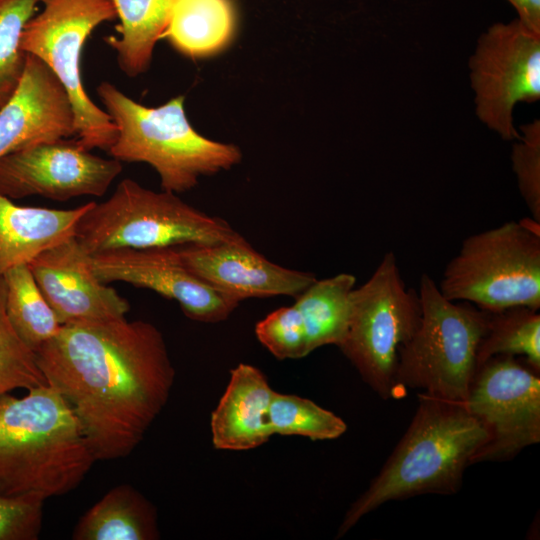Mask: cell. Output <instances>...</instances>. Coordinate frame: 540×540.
I'll use <instances>...</instances> for the list:
<instances>
[{
  "instance_id": "cell-1",
  "label": "cell",
  "mask_w": 540,
  "mask_h": 540,
  "mask_svg": "<svg viewBox=\"0 0 540 540\" xmlns=\"http://www.w3.org/2000/svg\"><path fill=\"white\" fill-rule=\"evenodd\" d=\"M36 357L47 384L73 410L96 460L124 458L137 447L175 379L161 331L126 317L62 325Z\"/></svg>"
},
{
  "instance_id": "cell-22",
  "label": "cell",
  "mask_w": 540,
  "mask_h": 540,
  "mask_svg": "<svg viewBox=\"0 0 540 540\" xmlns=\"http://www.w3.org/2000/svg\"><path fill=\"white\" fill-rule=\"evenodd\" d=\"M356 278L350 273L316 279L293 304L306 330L310 352L325 345L342 343L350 320L351 295Z\"/></svg>"
},
{
  "instance_id": "cell-23",
  "label": "cell",
  "mask_w": 540,
  "mask_h": 540,
  "mask_svg": "<svg viewBox=\"0 0 540 540\" xmlns=\"http://www.w3.org/2000/svg\"><path fill=\"white\" fill-rule=\"evenodd\" d=\"M2 276L8 319L20 338L36 353L62 325L28 265L11 268Z\"/></svg>"
},
{
  "instance_id": "cell-25",
  "label": "cell",
  "mask_w": 540,
  "mask_h": 540,
  "mask_svg": "<svg viewBox=\"0 0 540 540\" xmlns=\"http://www.w3.org/2000/svg\"><path fill=\"white\" fill-rule=\"evenodd\" d=\"M272 434L302 436L313 441L339 438L345 421L310 399L274 391L269 407Z\"/></svg>"
},
{
  "instance_id": "cell-7",
  "label": "cell",
  "mask_w": 540,
  "mask_h": 540,
  "mask_svg": "<svg viewBox=\"0 0 540 540\" xmlns=\"http://www.w3.org/2000/svg\"><path fill=\"white\" fill-rule=\"evenodd\" d=\"M539 223L508 221L465 238L438 285L451 301L487 311L540 308Z\"/></svg>"
},
{
  "instance_id": "cell-9",
  "label": "cell",
  "mask_w": 540,
  "mask_h": 540,
  "mask_svg": "<svg viewBox=\"0 0 540 540\" xmlns=\"http://www.w3.org/2000/svg\"><path fill=\"white\" fill-rule=\"evenodd\" d=\"M43 9L25 25L20 47L40 59L64 87L72 104L76 140L85 149L108 151L117 137L110 115L87 95L80 72L86 40L117 18L111 0H41Z\"/></svg>"
},
{
  "instance_id": "cell-28",
  "label": "cell",
  "mask_w": 540,
  "mask_h": 540,
  "mask_svg": "<svg viewBox=\"0 0 540 540\" xmlns=\"http://www.w3.org/2000/svg\"><path fill=\"white\" fill-rule=\"evenodd\" d=\"M259 342L277 359H300L310 354L305 326L294 305L280 307L255 326Z\"/></svg>"
},
{
  "instance_id": "cell-29",
  "label": "cell",
  "mask_w": 540,
  "mask_h": 540,
  "mask_svg": "<svg viewBox=\"0 0 540 540\" xmlns=\"http://www.w3.org/2000/svg\"><path fill=\"white\" fill-rule=\"evenodd\" d=\"M514 141L511 161L520 194L532 219L540 222V122L538 119L520 126Z\"/></svg>"
},
{
  "instance_id": "cell-12",
  "label": "cell",
  "mask_w": 540,
  "mask_h": 540,
  "mask_svg": "<svg viewBox=\"0 0 540 540\" xmlns=\"http://www.w3.org/2000/svg\"><path fill=\"white\" fill-rule=\"evenodd\" d=\"M121 171L120 161L94 155L77 140L41 142L0 158V194L11 200L100 197Z\"/></svg>"
},
{
  "instance_id": "cell-5",
  "label": "cell",
  "mask_w": 540,
  "mask_h": 540,
  "mask_svg": "<svg viewBox=\"0 0 540 540\" xmlns=\"http://www.w3.org/2000/svg\"><path fill=\"white\" fill-rule=\"evenodd\" d=\"M242 237L227 221L181 200L176 193L155 192L132 179L83 214L75 238L90 255L117 249L217 244Z\"/></svg>"
},
{
  "instance_id": "cell-11",
  "label": "cell",
  "mask_w": 540,
  "mask_h": 540,
  "mask_svg": "<svg viewBox=\"0 0 540 540\" xmlns=\"http://www.w3.org/2000/svg\"><path fill=\"white\" fill-rule=\"evenodd\" d=\"M464 404L488 436L472 464L510 460L539 443V373L516 357L495 356L477 366Z\"/></svg>"
},
{
  "instance_id": "cell-15",
  "label": "cell",
  "mask_w": 540,
  "mask_h": 540,
  "mask_svg": "<svg viewBox=\"0 0 540 540\" xmlns=\"http://www.w3.org/2000/svg\"><path fill=\"white\" fill-rule=\"evenodd\" d=\"M28 266L61 325L121 319L129 312L128 301L96 276L75 236Z\"/></svg>"
},
{
  "instance_id": "cell-27",
  "label": "cell",
  "mask_w": 540,
  "mask_h": 540,
  "mask_svg": "<svg viewBox=\"0 0 540 540\" xmlns=\"http://www.w3.org/2000/svg\"><path fill=\"white\" fill-rule=\"evenodd\" d=\"M45 384L36 353L20 338L8 319L5 284L0 275V397L16 389L28 391Z\"/></svg>"
},
{
  "instance_id": "cell-24",
  "label": "cell",
  "mask_w": 540,
  "mask_h": 540,
  "mask_svg": "<svg viewBox=\"0 0 540 540\" xmlns=\"http://www.w3.org/2000/svg\"><path fill=\"white\" fill-rule=\"evenodd\" d=\"M520 356L540 372V315L529 307L489 312L486 332L477 351V366L495 356Z\"/></svg>"
},
{
  "instance_id": "cell-3",
  "label": "cell",
  "mask_w": 540,
  "mask_h": 540,
  "mask_svg": "<svg viewBox=\"0 0 540 540\" xmlns=\"http://www.w3.org/2000/svg\"><path fill=\"white\" fill-rule=\"evenodd\" d=\"M95 461L73 410L53 387L0 397V493L44 501L65 495Z\"/></svg>"
},
{
  "instance_id": "cell-26",
  "label": "cell",
  "mask_w": 540,
  "mask_h": 540,
  "mask_svg": "<svg viewBox=\"0 0 540 540\" xmlns=\"http://www.w3.org/2000/svg\"><path fill=\"white\" fill-rule=\"evenodd\" d=\"M41 0H0V108L11 98L22 78L27 53L20 47L26 23Z\"/></svg>"
},
{
  "instance_id": "cell-21",
  "label": "cell",
  "mask_w": 540,
  "mask_h": 540,
  "mask_svg": "<svg viewBox=\"0 0 540 540\" xmlns=\"http://www.w3.org/2000/svg\"><path fill=\"white\" fill-rule=\"evenodd\" d=\"M120 23L118 36L105 42L116 52L120 69L129 77L150 66L155 44L161 39L175 0H111Z\"/></svg>"
},
{
  "instance_id": "cell-2",
  "label": "cell",
  "mask_w": 540,
  "mask_h": 540,
  "mask_svg": "<svg viewBox=\"0 0 540 540\" xmlns=\"http://www.w3.org/2000/svg\"><path fill=\"white\" fill-rule=\"evenodd\" d=\"M487 438L485 428L464 402L420 393L408 429L378 475L347 510L337 538L389 501L456 493L465 469Z\"/></svg>"
},
{
  "instance_id": "cell-19",
  "label": "cell",
  "mask_w": 540,
  "mask_h": 540,
  "mask_svg": "<svg viewBox=\"0 0 540 540\" xmlns=\"http://www.w3.org/2000/svg\"><path fill=\"white\" fill-rule=\"evenodd\" d=\"M160 538L155 506L137 489H110L79 519L73 540H156Z\"/></svg>"
},
{
  "instance_id": "cell-13",
  "label": "cell",
  "mask_w": 540,
  "mask_h": 540,
  "mask_svg": "<svg viewBox=\"0 0 540 540\" xmlns=\"http://www.w3.org/2000/svg\"><path fill=\"white\" fill-rule=\"evenodd\" d=\"M90 264L102 282L150 289L176 301L195 321H224L239 305L195 276L182 263L177 247L111 250L90 256Z\"/></svg>"
},
{
  "instance_id": "cell-4",
  "label": "cell",
  "mask_w": 540,
  "mask_h": 540,
  "mask_svg": "<svg viewBox=\"0 0 540 540\" xmlns=\"http://www.w3.org/2000/svg\"><path fill=\"white\" fill-rule=\"evenodd\" d=\"M97 94L117 127L109 154L120 162L149 164L165 191H188L199 177L228 170L241 161L237 146L205 138L191 126L184 96L147 107L110 82L100 83Z\"/></svg>"
},
{
  "instance_id": "cell-31",
  "label": "cell",
  "mask_w": 540,
  "mask_h": 540,
  "mask_svg": "<svg viewBox=\"0 0 540 540\" xmlns=\"http://www.w3.org/2000/svg\"><path fill=\"white\" fill-rule=\"evenodd\" d=\"M515 9L518 19L540 32V0H507Z\"/></svg>"
},
{
  "instance_id": "cell-10",
  "label": "cell",
  "mask_w": 540,
  "mask_h": 540,
  "mask_svg": "<svg viewBox=\"0 0 540 540\" xmlns=\"http://www.w3.org/2000/svg\"><path fill=\"white\" fill-rule=\"evenodd\" d=\"M469 78L478 119L503 140H517L516 104L540 100V32L518 18L494 23L477 40Z\"/></svg>"
},
{
  "instance_id": "cell-6",
  "label": "cell",
  "mask_w": 540,
  "mask_h": 540,
  "mask_svg": "<svg viewBox=\"0 0 540 540\" xmlns=\"http://www.w3.org/2000/svg\"><path fill=\"white\" fill-rule=\"evenodd\" d=\"M418 293L421 321L399 352L397 392L419 389L436 398L464 402L489 312L469 302L446 299L427 274L421 276Z\"/></svg>"
},
{
  "instance_id": "cell-14",
  "label": "cell",
  "mask_w": 540,
  "mask_h": 540,
  "mask_svg": "<svg viewBox=\"0 0 540 540\" xmlns=\"http://www.w3.org/2000/svg\"><path fill=\"white\" fill-rule=\"evenodd\" d=\"M182 263L214 290L240 303L248 298L297 297L317 278L273 263L242 236L217 244L177 247Z\"/></svg>"
},
{
  "instance_id": "cell-8",
  "label": "cell",
  "mask_w": 540,
  "mask_h": 540,
  "mask_svg": "<svg viewBox=\"0 0 540 540\" xmlns=\"http://www.w3.org/2000/svg\"><path fill=\"white\" fill-rule=\"evenodd\" d=\"M421 316L419 293L406 287L393 252L352 291L349 325L338 347L382 399L397 393L399 352L418 329Z\"/></svg>"
},
{
  "instance_id": "cell-30",
  "label": "cell",
  "mask_w": 540,
  "mask_h": 540,
  "mask_svg": "<svg viewBox=\"0 0 540 540\" xmlns=\"http://www.w3.org/2000/svg\"><path fill=\"white\" fill-rule=\"evenodd\" d=\"M44 500L0 493V540H36L42 529Z\"/></svg>"
},
{
  "instance_id": "cell-20",
  "label": "cell",
  "mask_w": 540,
  "mask_h": 540,
  "mask_svg": "<svg viewBox=\"0 0 540 540\" xmlns=\"http://www.w3.org/2000/svg\"><path fill=\"white\" fill-rule=\"evenodd\" d=\"M236 29L231 0H175L161 39L192 59L225 49Z\"/></svg>"
},
{
  "instance_id": "cell-17",
  "label": "cell",
  "mask_w": 540,
  "mask_h": 540,
  "mask_svg": "<svg viewBox=\"0 0 540 540\" xmlns=\"http://www.w3.org/2000/svg\"><path fill=\"white\" fill-rule=\"evenodd\" d=\"M274 390L264 373L240 363L211 414L212 444L215 449L242 451L257 448L273 435L269 407Z\"/></svg>"
},
{
  "instance_id": "cell-18",
  "label": "cell",
  "mask_w": 540,
  "mask_h": 540,
  "mask_svg": "<svg viewBox=\"0 0 540 540\" xmlns=\"http://www.w3.org/2000/svg\"><path fill=\"white\" fill-rule=\"evenodd\" d=\"M93 201L61 210L20 206L0 194V275L72 238Z\"/></svg>"
},
{
  "instance_id": "cell-16",
  "label": "cell",
  "mask_w": 540,
  "mask_h": 540,
  "mask_svg": "<svg viewBox=\"0 0 540 540\" xmlns=\"http://www.w3.org/2000/svg\"><path fill=\"white\" fill-rule=\"evenodd\" d=\"M76 135L70 99L53 72L27 53L17 89L0 108V158L24 147Z\"/></svg>"
}]
</instances>
